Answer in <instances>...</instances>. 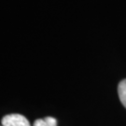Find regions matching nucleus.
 Segmentation results:
<instances>
[{"mask_svg":"<svg viewBox=\"0 0 126 126\" xmlns=\"http://www.w3.org/2000/svg\"><path fill=\"white\" fill-rule=\"evenodd\" d=\"M3 126H31L26 118L20 114H9L2 119Z\"/></svg>","mask_w":126,"mask_h":126,"instance_id":"1","label":"nucleus"},{"mask_svg":"<svg viewBox=\"0 0 126 126\" xmlns=\"http://www.w3.org/2000/svg\"><path fill=\"white\" fill-rule=\"evenodd\" d=\"M34 126H57V121H56V119L52 117L38 119L35 122Z\"/></svg>","mask_w":126,"mask_h":126,"instance_id":"2","label":"nucleus"},{"mask_svg":"<svg viewBox=\"0 0 126 126\" xmlns=\"http://www.w3.org/2000/svg\"><path fill=\"white\" fill-rule=\"evenodd\" d=\"M118 94L122 104L126 108V79H123L120 82L118 86Z\"/></svg>","mask_w":126,"mask_h":126,"instance_id":"3","label":"nucleus"},{"mask_svg":"<svg viewBox=\"0 0 126 126\" xmlns=\"http://www.w3.org/2000/svg\"><path fill=\"white\" fill-rule=\"evenodd\" d=\"M0 126H3V125H0Z\"/></svg>","mask_w":126,"mask_h":126,"instance_id":"4","label":"nucleus"}]
</instances>
